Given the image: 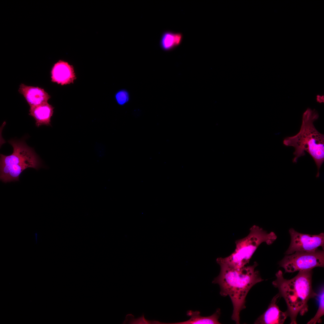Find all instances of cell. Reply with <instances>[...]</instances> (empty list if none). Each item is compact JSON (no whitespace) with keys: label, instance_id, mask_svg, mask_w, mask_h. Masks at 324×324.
<instances>
[{"label":"cell","instance_id":"cell-6","mask_svg":"<svg viewBox=\"0 0 324 324\" xmlns=\"http://www.w3.org/2000/svg\"><path fill=\"white\" fill-rule=\"evenodd\" d=\"M285 273L312 269L324 267V252L318 249L311 252L297 251L287 255L280 262Z\"/></svg>","mask_w":324,"mask_h":324},{"label":"cell","instance_id":"cell-3","mask_svg":"<svg viewBox=\"0 0 324 324\" xmlns=\"http://www.w3.org/2000/svg\"><path fill=\"white\" fill-rule=\"evenodd\" d=\"M319 117L316 110L308 108L302 116V123L299 132L295 135L285 138L284 144L295 148L292 159L296 163L298 158L308 153L314 159L317 167L316 178L320 176L319 170L324 161V135L319 132L314 123Z\"/></svg>","mask_w":324,"mask_h":324},{"label":"cell","instance_id":"cell-8","mask_svg":"<svg viewBox=\"0 0 324 324\" xmlns=\"http://www.w3.org/2000/svg\"><path fill=\"white\" fill-rule=\"evenodd\" d=\"M51 73L52 82L62 86L73 83L76 78L73 66L62 60L55 64Z\"/></svg>","mask_w":324,"mask_h":324},{"label":"cell","instance_id":"cell-18","mask_svg":"<svg viewBox=\"0 0 324 324\" xmlns=\"http://www.w3.org/2000/svg\"><path fill=\"white\" fill-rule=\"evenodd\" d=\"M35 236H36V242H37V234L36 233L35 234Z\"/></svg>","mask_w":324,"mask_h":324},{"label":"cell","instance_id":"cell-7","mask_svg":"<svg viewBox=\"0 0 324 324\" xmlns=\"http://www.w3.org/2000/svg\"><path fill=\"white\" fill-rule=\"evenodd\" d=\"M291 237L289 247L285 252L290 255L297 251L311 252L321 247L324 249V234L310 235L298 232L293 228L289 230Z\"/></svg>","mask_w":324,"mask_h":324},{"label":"cell","instance_id":"cell-15","mask_svg":"<svg viewBox=\"0 0 324 324\" xmlns=\"http://www.w3.org/2000/svg\"><path fill=\"white\" fill-rule=\"evenodd\" d=\"M158 321L149 320L146 319L144 317V315L143 314L140 317L136 319L131 314H129L126 316L125 320L123 322V324H157Z\"/></svg>","mask_w":324,"mask_h":324},{"label":"cell","instance_id":"cell-10","mask_svg":"<svg viewBox=\"0 0 324 324\" xmlns=\"http://www.w3.org/2000/svg\"><path fill=\"white\" fill-rule=\"evenodd\" d=\"M18 92L23 95L30 107L47 102L51 98L44 89L22 83L20 86Z\"/></svg>","mask_w":324,"mask_h":324},{"label":"cell","instance_id":"cell-5","mask_svg":"<svg viewBox=\"0 0 324 324\" xmlns=\"http://www.w3.org/2000/svg\"><path fill=\"white\" fill-rule=\"evenodd\" d=\"M275 233L267 232L262 228L254 225L250 229L248 235L236 241V248L229 256L219 257L218 260L234 268H240L248 264L259 245L263 242L271 245L276 240Z\"/></svg>","mask_w":324,"mask_h":324},{"label":"cell","instance_id":"cell-16","mask_svg":"<svg viewBox=\"0 0 324 324\" xmlns=\"http://www.w3.org/2000/svg\"><path fill=\"white\" fill-rule=\"evenodd\" d=\"M130 96L128 92L125 89L118 91L115 95V98L117 103L123 105L128 103L130 100Z\"/></svg>","mask_w":324,"mask_h":324},{"label":"cell","instance_id":"cell-11","mask_svg":"<svg viewBox=\"0 0 324 324\" xmlns=\"http://www.w3.org/2000/svg\"><path fill=\"white\" fill-rule=\"evenodd\" d=\"M54 107L46 102L40 105L30 107L29 114L35 121L37 127L43 125H51V118L52 116Z\"/></svg>","mask_w":324,"mask_h":324},{"label":"cell","instance_id":"cell-17","mask_svg":"<svg viewBox=\"0 0 324 324\" xmlns=\"http://www.w3.org/2000/svg\"><path fill=\"white\" fill-rule=\"evenodd\" d=\"M316 102L320 104L324 103V95L323 94H318L316 96Z\"/></svg>","mask_w":324,"mask_h":324},{"label":"cell","instance_id":"cell-1","mask_svg":"<svg viewBox=\"0 0 324 324\" xmlns=\"http://www.w3.org/2000/svg\"><path fill=\"white\" fill-rule=\"evenodd\" d=\"M216 262L220 266V272L212 283L219 284L222 296H230L233 308L232 319L239 324V314L246 308L245 299L248 292L255 284L264 280L259 272L255 270L258 263L255 262L252 265L234 268L217 260Z\"/></svg>","mask_w":324,"mask_h":324},{"label":"cell","instance_id":"cell-9","mask_svg":"<svg viewBox=\"0 0 324 324\" xmlns=\"http://www.w3.org/2000/svg\"><path fill=\"white\" fill-rule=\"evenodd\" d=\"M280 296L277 294L272 299L265 312L255 321L256 324H282L288 316L287 312L281 311L276 302Z\"/></svg>","mask_w":324,"mask_h":324},{"label":"cell","instance_id":"cell-2","mask_svg":"<svg viewBox=\"0 0 324 324\" xmlns=\"http://www.w3.org/2000/svg\"><path fill=\"white\" fill-rule=\"evenodd\" d=\"M312 269L300 271L293 278L287 279L284 278L283 272L278 271L275 274L276 278L272 284L277 288L280 296L285 300L287 306L288 316L291 324H296L298 314L303 315L308 311V303L309 300L316 298L317 294L313 288Z\"/></svg>","mask_w":324,"mask_h":324},{"label":"cell","instance_id":"cell-14","mask_svg":"<svg viewBox=\"0 0 324 324\" xmlns=\"http://www.w3.org/2000/svg\"><path fill=\"white\" fill-rule=\"evenodd\" d=\"M324 288L322 287L317 293L316 297L319 303L318 310L315 316L307 323L308 324H315L316 323L321 322L322 320L321 318L324 314Z\"/></svg>","mask_w":324,"mask_h":324},{"label":"cell","instance_id":"cell-13","mask_svg":"<svg viewBox=\"0 0 324 324\" xmlns=\"http://www.w3.org/2000/svg\"><path fill=\"white\" fill-rule=\"evenodd\" d=\"M161 49L165 51H169L178 46L176 40V33L169 31L164 32L160 41Z\"/></svg>","mask_w":324,"mask_h":324},{"label":"cell","instance_id":"cell-4","mask_svg":"<svg viewBox=\"0 0 324 324\" xmlns=\"http://www.w3.org/2000/svg\"><path fill=\"white\" fill-rule=\"evenodd\" d=\"M8 142L13 147L9 155L0 154L1 181L4 183L19 181L20 175L28 168L38 170L42 167L41 161L33 149L23 140H10Z\"/></svg>","mask_w":324,"mask_h":324},{"label":"cell","instance_id":"cell-12","mask_svg":"<svg viewBox=\"0 0 324 324\" xmlns=\"http://www.w3.org/2000/svg\"><path fill=\"white\" fill-rule=\"evenodd\" d=\"M200 312L198 310L193 311L188 310L186 315L190 318L189 320L183 322L174 323H164V324H220L218 321L220 315V309H217L216 311L211 316H203L200 315Z\"/></svg>","mask_w":324,"mask_h":324}]
</instances>
